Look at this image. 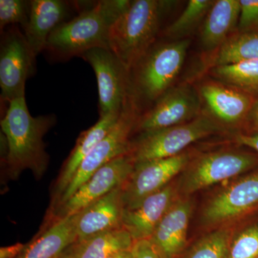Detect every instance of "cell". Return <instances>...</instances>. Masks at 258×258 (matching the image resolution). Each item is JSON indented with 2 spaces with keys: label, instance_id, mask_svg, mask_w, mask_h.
Segmentation results:
<instances>
[{
  "label": "cell",
  "instance_id": "1",
  "mask_svg": "<svg viewBox=\"0 0 258 258\" xmlns=\"http://www.w3.org/2000/svg\"><path fill=\"white\" fill-rule=\"evenodd\" d=\"M55 122L54 115H30L25 97L8 104L1 119V128L7 143L5 165L11 179H16L27 169L37 177L44 174L49 159L43 137Z\"/></svg>",
  "mask_w": 258,
  "mask_h": 258
},
{
  "label": "cell",
  "instance_id": "2",
  "mask_svg": "<svg viewBox=\"0 0 258 258\" xmlns=\"http://www.w3.org/2000/svg\"><path fill=\"white\" fill-rule=\"evenodd\" d=\"M132 1L101 0L77 16L61 24L47 40V55L55 60L81 57L91 49H109L110 32L113 24L126 11Z\"/></svg>",
  "mask_w": 258,
  "mask_h": 258
},
{
  "label": "cell",
  "instance_id": "3",
  "mask_svg": "<svg viewBox=\"0 0 258 258\" xmlns=\"http://www.w3.org/2000/svg\"><path fill=\"white\" fill-rule=\"evenodd\" d=\"M171 2L136 0L112 27L109 49L128 71L155 45Z\"/></svg>",
  "mask_w": 258,
  "mask_h": 258
},
{
  "label": "cell",
  "instance_id": "4",
  "mask_svg": "<svg viewBox=\"0 0 258 258\" xmlns=\"http://www.w3.org/2000/svg\"><path fill=\"white\" fill-rule=\"evenodd\" d=\"M190 43L187 38L155 44L129 71V96L138 106L141 100L155 103L174 87Z\"/></svg>",
  "mask_w": 258,
  "mask_h": 258
},
{
  "label": "cell",
  "instance_id": "5",
  "mask_svg": "<svg viewBox=\"0 0 258 258\" xmlns=\"http://www.w3.org/2000/svg\"><path fill=\"white\" fill-rule=\"evenodd\" d=\"M223 130L203 113L183 124L141 133L137 141L131 142L129 154L135 164L174 157L197 141Z\"/></svg>",
  "mask_w": 258,
  "mask_h": 258
},
{
  "label": "cell",
  "instance_id": "6",
  "mask_svg": "<svg viewBox=\"0 0 258 258\" xmlns=\"http://www.w3.org/2000/svg\"><path fill=\"white\" fill-rule=\"evenodd\" d=\"M258 166V154L235 149L206 153L191 159L185 168L180 189L185 196Z\"/></svg>",
  "mask_w": 258,
  "mask_h": 258
},
{
  "label": "cell",
  "instance_id": "7",
  "mask_svg": "<svg viewBox=\"0 0 258 258\" xmlns=\"http://www.w3.org/2000/svg\"><path fill=\"white\" fill-rule=\"evenodd\" d=\"M140 115L138 105L129 96L114 127L80 164L72 181L59 198V205L71 198L98 169L115 158L129 154L132 142L130 135L135 130Z\"/></svg>",
  "mask_w": 258,
  "mask_h": 258
},
{
  "label": "cell",
  "instance_id": "8",
  "mask_svg": "<svg viewBox=\"0 0 258 258\" xmlns=\"http://www.w3.org/2000/svg\"><path fill=\"white\" fill-rule=\"evenodd\" d=\"M35 56L18 25L2 32L0 45L1 101L8 104L25 97L27 80L35 69Z\"/></svg>",
  "mask_w": 258,
  "mask_h": 258
},
{
  "label": "cell",
  "instance_id": "9",
  "mask_svg": "<svg viewBox=\"0 0 258 258\" xmlns=\"http://www.w3.org/2000/svg\"><path fill=\"white\" fill-rule=\"evenodd\" d=\"M81 57L91 64L96 74L99 96L100 116L120 113L130 93L129 71L108 49H91Z\"/></svg>",
  "mask_w": 258,
  "mask_h": 258
},
{
  "label": "cell",
  "instance_id": "10",
  "mask_svg": "<svg viewBox=\"0 0 258 258\" xmlns=\"http://www.w3.org/2000/svg\"><path fill=\"white\" fill-rule=\"evenodd\" d=\"M203 113L196 88L184 83L174 86L140 115L135 129L140 133L187 123Z\"/></svg>",
  "mask_w": 258,
  "mask_h": 258
},
{
  "label": "cell",
  "instance_id": "11",
  "mask_svg": "<svg viewBox=\"0 0 258 258\" xmlns=\"http://www.w3.org/2000/svg\"><path fill=\"white\" fill-rule=\"evenodd\" d=\"M196 89L203 113L223 129L242 127L256 98L213 79L203 80Z\"/></svg>",
  "mask_w": 258,
  "mask_h": 258
},
{
  "label": "cell",
  "instance_id": "12",
  "mask_svg": "<svg viewBox=\"0 0 258 258\" xmlns=\"http://www.w3.org/2000/svg\"><path fill=\"white\" fill-rule=\"evenodd\" d=\"M191 160V154L184 152L172 157L135 164L122 188L124 210L137 208L148 197L165 187Z\"/></svg>",
  "mask_w": 258,
  "mask_h": 258
},
{
  "label": "cell",
  "instance_id": "13",
  "mask_svg": "<svg viewBox=\"0 0 258 258\" xmlns=\"http://www.w3.org/2000/svg\"><path fill=\"white\" fill-rule=\"evenodd\" d=\"M258 210V169L220 190L206 203L202 214L205 225H221Z\"/></svg>",
  "mask_w": 258,
  "mask_h": 258
},
{
  "label": "cell",
  "instance_id": "14",
  "mask_svg": "<svg viewBox=\"0 0 258 258\" xmlns=\"http://www.w3.org/2000/svg\"><path fill=\"white\" fill-rule=\"evenodd\" d=\"M135 162L130 154L107 163L81 185L79 189L59 209L61 217L78 213L106 196L115 188L123 186L132 175Z\"/></svg>",
  "mask_w": 258,
  "mask_h": 258
},
{
  "label": "cell",
  "instance_id": "15",
  "mask_svg": "<svg viewBox=\"0 0 258 258\" xmlns=\"http://www.w3.org/2000/svg\"><path fill=\"white\" fill-rule=\"evenodd\" d=\"M176 189L169 184L148 197L138 207L123 210L122 227L134 241L149 239L163 217L174 203Z\"/></svg>",
  "mask_w": 258,
  "mask_h": 258
},
{
  "label": "cell",
  "instance_id": "16",
  "mask_svg": "<svg viewBox=\"0 0 258 258\" xmlns=\"http://www.w3.org/2000/svg\"><path fill=\"white\" fill-rule=\"evenodd\" d=\"M72 4L62 0H32L28 23L23 29L35 57L45 51L51 33L69 21Z\"/></svg>",
  "mask_w": 258,
  "mask_h": 258
},
{
  "label": "cell",
  "instance_id": "17",
  "mask_svg": "<svg viewBox=\"0 0 258 258\" xmlns=\"http://www.w3.org/2000/svg\"><path fill=\"white\" fill-rule=\"evenodd\" d=\"M123 186L115 188L79 212L76 222L77 241L84 240L102 232L123 227Z\"/></svg>",
  "mask_w": 258,
  "mask_h": 258
},
{
  "label": "cell",
  "instance_id": "18",
  "mask_svg": "<svg viewBox=\"0 0 258 258\" xmlns=\"http://www.w3.org/2000/svg\"><path fill=\"white\" fill-rule=\"evenodd\" d=\"M191 210L187 198L176 200L149 238L163 258H177L184 250Z\"/></svg>",
  "mask_w": 258,
  "mask_h": 258
},
{
  "label": "cell",
  "instance_id": "19",
  "mask_svg": "<svg viewBox=\"0 0 258 258\" xmlns=\"http://www.w3.org/2000/svg\"><path fill=\"white\" fill-rule=\"evenodd\" d=\"M240 0H217L201 25L200 42L205 54L217 50L237 31Z\"/></svg>",
  "mask_w": 258,
  "mask_h": 258
},
{
  "label": "cell",
  "instance_id": "20",
  "mask_svg": "<svg viewBox=\"0 0 258 258\" xmlns=\"http://www.w3.org/2000/svg\"><path fill=\"white\" fill-rule=\"evenodd\" d=\"M120 113L100 116L99 120L93 126L80 134L76 146L64 162L55 184V193L58 195L59 198L67 189L85 158L114 127Z\"/></svg>",
  "mask_w": 258,
  "mask_h": 258
},
{
  "label": "cell",
  "instance_id": "21",
  "mask_svg": "<svg viewBox=\"0 0 258 258\" xmlns=\"http://www.w3.org/2000/svg\"><path fill=\"white\" fill-rule=\"evenodd\" d=\"M79 212L57 218L43 233L26 244L17 258H57L77 241L76 222Z\"/></svg>",
  "mask_w": 258,
  "mask_h": 258
},
{
  "label": "cell",
  "instance_id": "22",
  "mask_svg": "<svg viewBox=\"0 0 258 258\" xmlns=\"http://www.w3.org/2000/svg\"><path fill=\"white\" fill-rule=\"evenodd\" d=\"M258 59V28L234 32L217 50L205 53L200 76L217 66Z\"/></svg>",
  "mask_w": 258,
  "mask_h": 258
},
{
  "label": "cell",
  "instance_id": "23",
  "mask_svg": "<svg viewBox=\"0 0 258 258\" xmlns=\"http://www.w3.org/2000/svg\"><path fill=\"white\" fill-rule=\"evenodd\" d=\"M135 241L120 227L77 241L64 249L60 258H108L117 252L131 250Z\"/></svg>",
  "mask_w": 258,
  "mask_h": 258
},
{
  "label": "cell",
  "instance_id": "24",
  "mask_svg": "<svg viewBox=\"0 0 258 258\" xmlns=\"http://www.w3.org/2000/svg\"><path fill=\"white\" fill-rule=\"evenodd\" d=\"M206 74L212 79L258 96V59L217 66Z\"/></svg>",
  "mask_w": 258,
  "mask_h": 258
},
{
  "label": "cell",
  "instance_id": "25",
  "mask_svg": "<svg viewBox=\"0 0 258 258\" xmlns=\"http://www.w3.org/2000/svg\"><path fill=\"white\" fill-rule=\"evenodd\" d=\"M215 1L190 0L181 14L164 31V36L171 41L187 39L190 34L203 24Z\"/></svg>",
  "mask_w": 258,
  "mask_h": 258
},
{
  "label": "cell",
  "instance_id": "26",
  "mask_svg": "<svg viewBox=\"0 0 258 258\" xmlns=\"http://www.w3.org/2000/svg\"><path fill=\"white\" fill-rule=\"evenodd\" d=\"M232 239L230 228L212 231L195 243L184 258H227Z\"/></svg>",
  "mask_w": 258,
  "mask_h": 258
},
{
  "label": "cell",
  "instance_id": "27",
  "mask_svg": "<svg viewBox=\"0 0 258 258\" xmlns=\"http://www.w3.org/2000/svg\"><path fill=\"white\" fill-rule=\"evenodd\" d=\"M258 257V222L242 229L231 241L227 258Z\"/></svg>",
  "mask_w": 258,
  "mask_h": 258
},
{
  "label": "cell",
  "instance_id": "28",
  "mask_svg": "<svg viewBox=\"0 0 258 258\" xmlns=\"http://www.w3.org/2000/svg\"><path fill=\"white\" fill-rule=\"evenodd\" d=\"M31 1L0 0V29L1 32L12 25H21L23 30L30 18Z\"/></svg>",
  "mask_w": 258,
  "mask_h": 258
},
{
  "label": "cell",
  "instance_id": "29",
  "mask_svg": "<svg viewBox=\"0 0 258 258\" xmlns=\"http://www.w3.org/2000/svg\"><path fill=\"white\" fill-rule=\"evenodd\" d=\"M238 31L258 28V0H240Z\"/></svg>",
  "mask_w": 258,
  "mask_h": 258
},
{
  "label": "cell",
  "instance_id": "30",
  "mask_svg": "<svg viewBox=\"0 0 258 258\" xmlns=\"http://www.w3.org/2000/svg\"><path fill=\"white\" fill-rule=\"evenodd\" d=\"M131 252L133 258H163L149 239L135 241Z\"/></svg>",
  "mask_w": 258,
  "mask_h": 258
},
{
  "label": "cell",
  "instance_id": "31",
  "mask_svg": "<svg viewBox=\"0 0 258 258\" xmlns=\"http://www.w3.org/2000/svg\"><path fill=\"white\" fill-rule=\"evenodd\" d=\"M242 128L244 134L258 133V96L254 99Z\"/></svg>",
  "mask_w": 258,
  "mask_h": 258
},
{
  "label": "cell",
  "instance_id": "32",
  "mask_svg": "<svg viewBox=\"0 0 258 258\" xmlns=\"http://www.w3.org/2000/svg\"><path fill=\"white\" fill-rule=\"evenodd\" d=\"M235 142L241 146L250 148L258 154V133L236 134Z\"/></svg>",
  "mask_w": 258,
  "mask_h": 258
},
{
  "label": "cell",
  "instance_id": "33",
  "mask_svg": "<svg viewBox=\"0 0 258 258\" xmlns=\"http://www.w3.org/2000/svg\"><path fill=\"white\" fill-rule=\"evenodd\" d=\"M25 244L17 243L8 247H1L0 258H17L25 248Z\"/></svg>",
  "mask_w": 258,
  "mask_h": 258
},
{
  "label": "cell",
  "instance_id": "34",
  "mask_svg": "<svg viewBox=\"0 0 258 258\" xmlns=\"http://www.w3.org/2000/svg\"><path fill=\"white\" fill-rule=\"evenodd\" d=\"M108 258H133V257H132L131 250H127L117 252V253L113 254V255L110 256Z\"/></svg>",
  "mask_w": 258,
  "mask_h": 258
},
{
  "label": "cell",
  "instance_id": "35",
  "mask_svg": "<svg viewBox=\"0 0 258 258\" xmlns=\"http://www.w3.org/2000/svg\"><path fill=\"white\" fill-rule=\"evenodd\" d=\"M57 258H60V256H59V257H57Z\"/></svg>",
  "mask_w": 258,
  "mask_h": 258
},
{
  "label": "cell",
  "instance_id": "36",
  "mask_svg": "<svg viewBox=\"0 0 258 258\" xmlns=\"http://www.w3.org/2000/svg\"><path fill=\"white\" fill-rule=\"evenodd\" d=\"M258 258V257H257Z\"/></svg>",
  "mask_w": 258,
  "mask_h": 258
}]
</instances>
